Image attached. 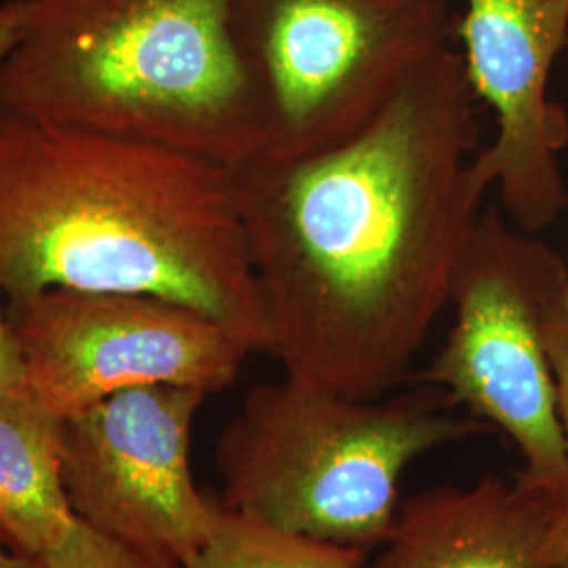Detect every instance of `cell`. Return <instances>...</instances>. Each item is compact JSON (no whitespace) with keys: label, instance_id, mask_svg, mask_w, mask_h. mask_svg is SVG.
Listing matches in <instances>:
<instances>
[{"label":"cell","instance_id":"3957f363","mask_svg":"<svg viewBox=\"0 0 568 568\" xmlns=\"http://www.w3.org/2000/svg\"><path fill=\"white\" fill-rule=\"evenodd\" d=\"M230 11L232 0H23L0 110L246 163L267 126Z\"/></svg>","mask_w":568,"mask_h":568},{"label":"cell","instance_id":"277c9868","mask_svg":"<svg viewBox=\"0 0 568 568\" xmlns=\"http://www.w3.org/2000/svg\"><path fill=\"white\" fill-rule=\"evenodd\" d=\"M453 406L429 384L379 398H347L291 377L255 387L217 440L220 504L323 541L379 548L400 508L406 467L487 429Z\"/></svg>","mask_w":568,"mask_h":568},{"label":"cell","instance_id":"6da1fadb","mask_svg":"<svg viewBox=\"0 0 568 568\" xmlns=\"http://www.w3.org/2000/svg\"><path fill=\"white\" fill-rule=\"evenodd\" d=\"M480 105L453 47L349 140L232 166L284 377L392 394L450 302L487 192Z\"/></svg>","mask_w":568,"mask_h":568},{"label":"cell","instance_id":"7a4b0ae2","mask_svg":"<svg viewBox=\"0 0 568 568\" xmlns=\"http://www.w3.org/2000/svg\"><path fill=\"white\" fill-rule=\"evenodd\" d=\"M150 295L267 352L230 166L0 110V291Z\"/></svg>","mask_w":568,"mask_h":568},{"label":"cell","instance_id":"e0dca14e","mask_svg":"<svg viewBox=\"0 0 568 568\" xmlns=\"http://www.w3.org/2000/svg\"><path fill=\"white\" fill-rule=\"evenodd\" d=\"M0 568H41V565H39V560H32L20 551L9 548L0 539Z\"/></svg>","mask_w":568,"mask_h":568},{"label":"cell","instance_id":"8992f818","mask_svg":"<svg viewBox=\"0 0 568 568\" xmlns=\"http://www.w3.org/2000/svg\"><path fill=\"white\" fill-rule=\"evenodd\" d=\"M565 260L499 206L480 213L450 302L453 325L422 382L508 434L530 483L568 497V453L549 361V307L567 288Z\"/></svg>","mask_w":568,"mask_h":568},{"label":"cell","instance_id":"5b68a950","mask_svg":"<svg viewBox=\"0 0 568 568\" xmlns=\"http://www.w3.org/2000/svg\"><path fill=\"white\" fill-rule=\"evenodd\" d=\"M230 30L267 145L304 156L363 131L453 47L447 0H232Z\"/></svg>","mask_w":568,"mask_h":568},{"label":"cell","instance_id":"7c38bea8","mask_svg":"<svg viewBox=\"0 0 568 568\" xmlns=\"http://www.w3.org/2000/svg\"><path fill=\"white\" fill-rule=\"evenodd\" d=\"M368 554L274 527L220 504L206 541L185 568H365Z\"/></svg>","mask_w":568,"mask_h":568},{"label":"cell","instance_id":"4fadbf2b","mask_svg":"<svg viewBox=\"0 0 568 568\" xmlns=\"http://www.w3.org/2000/svg\"><path fill=\"white\" fill-rule=\"evenodd\" d=\"M41 568H185L183 562L129 548L102 532L82 525H74L68 539L42 556Z\"/></svg>","mask_w":568,"mask_h":568},{"label":"cell","instance_id":"ba28073f","mask_svg":"<svg viewBox=\"0 0 568 568\" xmlns=\"http://www.w3.org/2000/svg\"><path fill=\"white\" fill-rule=\"evenodd\" d=\"M204 398L194 387H129L61 419L63 487L82 525L183 565L201 549L220 508L190 464Z\"/></svg>","mask_w":568,"mask_h":568},{"label":"cell","instance_id":"9a60e30c","mask_svg":"<svg viewBox=\"0 0 568 568\" xmlns=\"http://www.w3.org/2000/svg\"><path fill=\"white\" fill-rule=\"evenodd\" d=\"M2 297L4 295L0 291V400L28 389L20 347L16 342L13 328L9 323V314H7V305L2 304Z\"/></svg>","mask_w":568,"mask_h":568},{"label":"cell","instance_id":"9c48e42d","mask_svg":"<svg viewBox=\"0 0 568 568\" xmlns=\"http://www.w3.org/2000/svg\"><path fill=\"white\" fill-rule=\"evenodd\" d=\"M457 39L471 91L497 122L474 159L476 183L497 187L509 222L537 234L568 206V114L548 95L568 41V0H466Z\"/></svg>","mask_w":568,"mask_h":568},{"label":"cell","instance_id":"8fae6325","mask_svg":"<svg viewBox=\"0 0 568 568\" xmlns=\"http://www.w3.org/2000/svg\"><path fill=\"white\" fill-rule=\"evenodd\" d=\"M79 518L61 474V419L30 389L0 400V539L32 560L61 546Z\"/></svg>","mask_w":568,"mask_h":568},{"label":"cell","instance_id":"2e32d148","mask_svg":"<svg viewBox=\"0 0 568 568\" xmlns=\"http://www.w3.org/2000/svg\"><path fill=\"white\" fill-rule=\"evenodd\" d=\"M23 0H7L0 4V60L16 44L20 32Z\"/></svg>","mask_w":568,"mask_h":568},{"label":"cell","instance_id":"ac0fdd59","mask_svg":"<svg viewBox=\"0 0 568 568\" xmlns=\"http://www.w3.org/2000/svg\"><path fill=\"white\" fill-rule=\"evenodd\" d=\"M556 568H568V501L562 509L560 518V532H558V558Z\"/></svg>","mask_w":568,"mask_h":568},{"label":"cell","instance_id":"d6986e66","mask_svg":"<svg viewBox=\"0 0 568 568\" xmlns=\"http://www.w3.org/2000/svg\"><path fill=\"white\" fill-rule=\"evenodd\" d=\"M565 307H567V314H568V278H567V288H565Z\"/></svg>","mask_w":568,"mask_h":568},{"label":"cell","instance_id":"30bf717a","mask_svg":"<svg viewBox=\"0 0 568 568\" xmlns=\"http://www.w3.org/2000/svg\"><path fill=\"white\" fill-rule=\"evenodd\" d=\"M567 501L525 476L427 490L398 508L371 568H556Z\"/></svg>","mask_w":568,"mask_h":568},{"label":"cell","instance_id":"5bb4252c","mask_svg":"<svg viewBox=\"0 0 568 568\" xmlns=\"http://www.w3.org/2000/svg\"><path fill=\"white\" fill-rule=\"evenodd\" d=\"M546 337H548L551 371L556 379L558 415H560V426H562L568 453V314L565 307V295L549 307Z\"/></svg>","mask_w":568,"mask_h":568},{"label":"cell","instance_id":"52a82bcc","mask_svg":"<svg viewBox=\"0 0 568 568\" xmlns=\"http://www.w3.org/2000/svg\"><path fill=\"white\" fill-rule=\"evenodd\" d=\"M7 314L28 389L60 419L129 387L222 392L255 352L230 326L150 295L49 288L9 300Z\"/></svg>","mask_w":568,"mask_h":568}]
</instances>
